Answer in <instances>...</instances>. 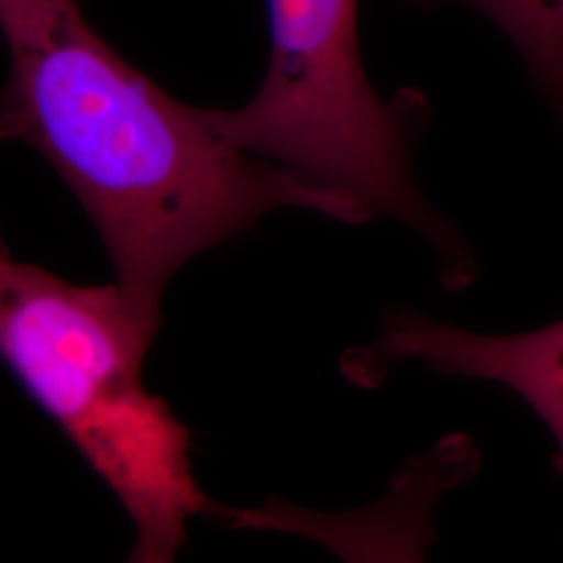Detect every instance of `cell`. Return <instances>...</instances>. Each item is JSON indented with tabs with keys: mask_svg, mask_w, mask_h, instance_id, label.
<instances>
[{
	"mask_svg": "<svg viewBox=\"0 0 563 563\" xmlns=\"http://www.w3.org/2000/svg\"><path fill=\"white\" fill-rule=\"evenodd\" d=\"M0 142L30 144L71 188L155 336L172 276L265 213L301 207L365 222L341 195L225 141L205 109L123 59L78 0H0Z\"/></svg>",
	"mask_w": 563,
	"mask_h": 563,
	"instance_id": "6da1fadb",
	"label": "cell"
},
{
	"mask_svg": "<svg viewBox=\"0 0 563 563\" xmlns=\"http://www.w3.org/2000/svg\"><path fill=\"white\" fill-rule=\"evenodd\" d=\"M153 339L118 286L60 280L0 236V360L120 499L136 526L132 562L167 563L211 504L188 430L144 386Z\"/></svg>",
	"mask_w": 563,
	"mask_h": 563,
	"instance_id": "7a4b0ae2",
	"label": "cell"
},
{
	"mask_svg": "<svg viewBox=\"0 0 563 563\" xmlns=\"http://www.w3.org/2000/svg\"><path fill=\"white\" fill-rule=\"evenodd\" d=\"M272 48L255 97L207 120L249 155L276 163L353 202L369 220L395 218L430 242L444 284L462 288L476 267L465 242L413 176V146L430 107L418 90L383 99L363 67L360 0H267Z\"/></svg>",
	"mask_w": 563,
	"mask_h": 563,
	"instance_id": "3957f363",
	"label": "cell"
},
{
	"mask_svg": "<svg viewBox=\"0 0 563 563\" xmlns=\"http://www.w3.org/2000/svg\"><path fill=\"white\" fill-rule=\"evenodd\" d=\"M401 362L509 388L553 434L563 472V320L523 334H478L399 311L376 341L344 357V374L374 386Z\"/></svg>",
	"mask_w": 563,
	"mask_h": 563,
	"instance_id": "277c9868",
	"label": "cell"
},
{
	"mask_svg": "<svg viewBox=\"0 0 563 563\" xmlns=\"http://www.w3.org/2000/svg\"><path fill=\"white\" fill-rule=\"evenodd\" d=\"M457 2L493 21L520 53L537 88L563 123V0H411Z\"/></svg>",
	"mask_w": 563,
	"mask_h": 563,
	"instance_id": "5b68a950",
	"label": "cell"
}]
</instances>
